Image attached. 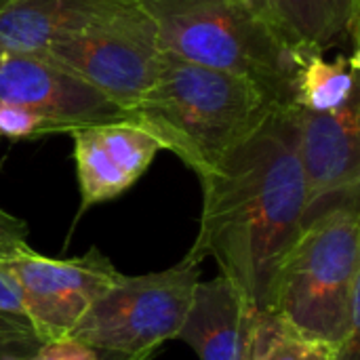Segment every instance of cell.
<instances>
[{"label":"cell","instance_id":"cell-1","mask_svg":"<svg viewBox=\"0 0 360 360\" xmlns=\"http://www.w3.org/2000/svg\"><path fill=\"white\" fill-rule=\"evenodd\" d=\"M297 143L295 105H276L200 179V228L188 255L213 257L255 310L272 308L278 268L306 224Z\"/></svg>","mask_w":360,"mask_h":360},{"label":"cell","instance_id":"cell-2","mask_svg":"<svg viewBox=\"0 0 360 360\" xmlns=\"http://www.w3.org/2000/svg\"><path fill=\"white\" fill-rule=\"evenodd\" d=\"M165 51L259 86L276 105H293L302 44L270 0H139Z\"/></svg>","mask_w":360,"mask_h":360},{"label":"cell","instance_id":"cell-3","mask_svg":"<svg viewBox=\"0 0 360 360\" xmlns=\"http://www.w3.org/2000/svg\"><path fill=\"white\" fill-rule=\"evenodd\" d=\"M276 108L253 82L162 49L158 72L129 120L202 179Z\"/></svg>","mask_w":360,"mask_h":360},{"label":"cell","instance_id":"cell-4","mask_svg":"<svg viewBox=\"0 0 360 360\" xmlns=\"http://www.w3.org/2000/svg\"><path fill=\"white\" fill-rule=\"evenodd\" d=\"M270 310L327 348L359 329V202L329 207L304 224L278 268Z\"/></svg>","mask_w":360,"mask_h":360},{"label":"cell","instance_id":"cell-5","mask_svg":"<svg viewBox=\"0 0 360 360\" xmlns=\"http://www.w3.org/2000/svg\"><path fill=\"white\" fill-rule=\"evenodd\" d=\"M200 262L186 257L162 272L120 274L70 333L72 340L114 354L158 352L177 340L200 283Z\"/></svg>","mask_w":360,"mask_h":360},{"label":"cell","instance_id":"cell-6","mask_svg":"<svg viewBox=\"0 0 360 360\" xmlns=\"http://www.w3.org/2000/svg\"><path fill=\"white\" fill-rule=\"evenodd\" d=\"M160 55L158 30L139 0L74 34L55 38L42 53V57L110 97L127 114L152 84Z\"/></svg>","mask_w":360,"mask_h":360},{"label":"cell","instance_id":"cell-7","mask_svg":"<svg viewBox=\"0 0 360 360\" xmlns=\"http://www.w3.org/2000/svg\"><path fill=\"white\" fill-rule=\"evenodd\" d=\"M4 253L25 321L42 344L70 338L89 308L120 276L99 249L57 259L36 253L21 240L8 245Z\"/></svg>","mask_w":360,"mask_h":360},{"label":"cell","instance_id":"cell-8","mask_svg":"<svg viewBox=\"0 0 360 360\" xmlns=\"http://www.w3.org/2000/svg\"><path fill=\"white\" fill-rule=\"evenodd\" d=\"M0 103L42 116L53 133L129 120L110 97L51 59L0 49Z\"/></svg>","mask_w":360,"mask_h":360},{"label":"cell","instance_id":"cell-9","mask_svg":"<svg viewBox=\"0 0 360 360\" xmlns=\"http://www.w3.org/2000/svg\"><path fill=\"white\" fill-rule=\"evenodd\" d=\"M295 110L308 221L329 207L359 202L360 97L354 95L335 110Z\"/></svg>","mask_w":360,"mask_h":360},{"label":"cell","instance_id":"cell-10","mask_svg":"<svg viewBox=\"0 0 360 360\" xmlns=\"http://www.w3.org/2000/svg\"><path fill=\"white\" fill-rule=\"evenodd\" d=\"M70 135L82 209L127 192L162 150L156 137L131 120L82 127Z\"/></svg>","mask_w":360,"mask_h":360},{"label":"cell","instance_id":"cell-11","mask_svg":"<svg viewBox=\"0 0 360 360\" xmlns=\"http://www.w3.org/2000/svg\"><path fill=\"white\" fill-rule=\"evenodd\" d=\"M255 308L224 274L198 283L177 340L200 360H249Z\"/></svg>","mask_w":360,"mask_h":360},{"label":"cell","instance_id":"cell-12","mask_svg":"<svg viewBox=\"0 0 360 360\" xmlns=\"http://www.w3.org/2000/svg\"><path fill=\"white\" fill-rule=\"evenodd\" d=\"M137 0H13L0 8V49L42 55L59 36Z\"/></svg>","mask_w":360,"mask_h":360},{"label":"cell","instance_id":"cell-13","mask_svg":"<svg viewBox=\"0 0 360 360\" xmlns=\"http://www.w3.org/2000/svg\"><path fill=\"white\" fill-rule=\"evenodd\" d=\"M293 36L321 53L359 49V0H270Z\"/></svg>","mask_w":360,"mask_h":360},{"label":"cell","instance_id":"cell-14","mask_svg":"<svg viewBox=\"0 0 360 360\" xmlns=\"http://www.w3.org/2000/svg\"><path fill=\"white\" fill-rule=\"evenodd\" d=\"M359 95V49L338 59L310 51L295 80L293 105L306 110H335Z\"/></svg>","mask_w":360,"mask_h":360},{"label":"cell","instance_id":"cell-15","mask_svg":"<svg viewBox=\"0 0 360 360\" xmlns=\"http://www.w3.org/2000/svg\"><path fill=\"white\" fill-rule=\"evenodd\" d=\"M331 348L304 338L274 310H255L249 360H329Z\"/></svg>","mask_w":360,"mask_h":360},{"label":"cell","instance_id":"cell-16","mask_svg":"<svg viewBox=\"0 0 360 360\" xmlns=\"http://www.w3.org/2000/svg\"><path fill=\"white\" fill-rule=\"evenodd\" d=\"M99 350H93L72 338H63L40 344L30 360H99Z\"/></svg>","mask_w":360,"mask_h":360},{"label":"cell","instance_id":"cell-17","mask_svg":"<svg viewBox=\"0 0 360 360\" xmlns=\"http://www.w3.org/2000/svg\"><path fill=\"white\" fill-rule=\"evenodd\" d=\"M6 247L8 245L0 247V314L27 323L25 314H23V304H21V295H19L17 283H15L13 272H11L8 262H6V253H4Z\"/></svg>","mask_w":360,"mask_h":360},{"label":"cell","instance_id":"cell-18","mask_svg":"<svg viewBox=\"0 0 360 360\" xmlns=\"http://www.w3.org/2000/svg\"><path fill=\"white\" fill-rule=\"evenodd\" d=\"M32 340H38V338L34 335V331L27 323L0 314V346L32 342Z\"/></svg>","mask_w":360,"mask_h":360},{"label":"cell","instance_id":"cell-19","mask_svg":"<svg viewBox=\"0 0 360 360\" xmlns=\"http://www.w3.org/2000/svg\"><path fill=\"white\" fill-rule=\"evenodd\" d=\"M25 238H27V224L11 215L8 211L0 209V247L21 243Z\"/></svg>","mask_w":360,"mask_h":360},{"label":"cell","instance_id":"cell-20","mask_svg":"<svg viewBox=\"0 0 360 360\" xmlns=\"http://www.w3.org/2000/svg\"><path fill=\"white\" fill-rule=\"evenodd\" d=\"M42 342L32 340V342H19V344H6L0 346V360H30L32 354L38 350Z\"/></svg>","mask_w":360,"mask_h":360},{"label":"cell","instance_id":"cell-21","mask_svg":"<svg viewBox=\"0 0 360 360\" xmlns=\"http://www.w3.org/2000/svg\"><path fill=\"white\" fill-rule=\"evenodd\" d=\"M156 352H143V354H114V352H101L99 360H152Z\"/></svg>","mask_w":360,"mask_h":360},{"label":"cell","instance_id":"cell-22","mask_svg":"<svg viewBox=\"0 0 360 360\" xmlns=\"http://www.w3.org/2000/svg\"><path fill=\"white\" fill-rule=\"evenodd\" d=\"M11 2H13V0H0V8H4V6L11 4Z\"/></svg>","mask_w":360,"mask_h":360}]
</instances>
